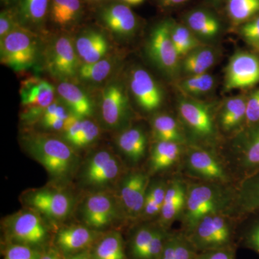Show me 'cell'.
<instances>
[{
  "mask_svg": "<svg viewBox=\"0 0 259 259\" xmlns=\"http://www.w3.org/2000/svg\"><path fill=\"white\" fill-rule=\"evenodd\" d=\"M113 66V61L104 58L93 64H83L80 66L78 75L86 82L100 83L110 76Z\"/></svg>",
  "mask_w": 259,
  "mask_h": 259,
  "instance_id": "34",
  "label": "cell"
},
{
  "mask_svg": "<svg viewBox=\"0 0 259 259\" xmlns=\"http://www.w3.org/2000/svg\"><path fill=\"white\" fill-rule=\"evenodd\" d=\"M259 123V88L247 97L245 127Z\"/></svg>",
  "mask_w": 259,
  "mask_h": 259,
  "instance_id": "42",
  "label": "cell"
},
{
  "mask_svg": "<svg viewBox=\"0 0 259 259\" xmlns=\"http://www.w3.org/2000/svg\"><path fill=\"white\" fill-rule=\"evenodd\" d=\"M182 145L169 141H156L151 150L150 172L158 173L176 164L182 156Z\"/></svg>",
  "mask_w": 259,
  "mask_h": 259,
  "instance_id": "26",
  "label": "cell"
},
{
  "mask_svg": "<svg viewBox=\"0 0 259 259\" xmlns=\"http://www.w3.org/2000/svg\"><path fill=\"white\" fill-rule=\"evenodd\" d=\"M187 1H188V0H161L163 4L166 5V6L180 5Z\"/></svg>",
  "mask_w": 259,
  "mask_h": 259,
  "instance_id": "48",
  "label": "cell"
},
{
  "mask_svg": "<svg viewBox=\"0 0 259 259\" xmlns=\"http://www.w3.org/2000/svg\"><path fill=\"white\" fill-rule=\"evenodd\" d=\"M42 253L37 248L29 245L11 243L5 251L4 259H40Z\"/></svg>",
  "mask_w": 259,
  "mask_h": 259,
  "instance_id": "40",
  "label": "cell"
},
{
  "mask_svg": "<svg viewBox=\"0 0 259 259\" xmlns=\"http://www.w3.org/2000/svg\"><path fill=\"white\" fill-rule=\"evenodd\" d=\"M153 134L156 141H169L183 144L185 137L180 125L171 116L162 114L152 120Z\"/></svg>",
  "mask_w": 259,
  "mask_h": 259,
  "instance_id": "28",
  "label": "cell"
},
{
  "mask_svg": "<svg viewBox=\"0 0 259 259\" xmlns=\"http://www.w3.org/2000/svg\"><path fill=\"white\" fill-rule=\"evenodd\" d=\"M21 144L26 152L57 182L69 180L79 165V156L74 148L55 136L29 134L22 137Z\"/></svg>",
  "mask_w": 259,
  "mask_h": 259,
  "instance_id": "1",
  "label": "cell"
},
{
  "mask_svg": "<svg viewBox=\"0 0 259 259\" xmlns=\"http://www.w3.org/2000/svg\"><path fill=\"white\" fill-rule=\"evenodd\" d=\"M187 25L192 32L200 37L212 38L220 31V23L208 12L196 10L187 16Z\"/></svg>",
  "mask_w": 259,
  "mask_h": 259,
  "instance_id": "31",
  "label": "cell"
},
{
  "mask_svg": "<svg viewBox=\"0 0 259 259\" xmlns=\"http://www.w3.org/2000/svg\"><path fill=\"white\" fill-rule=\"evenodd\" d=\"M130 88L138 105L146 112H152L161 107L163 95L152 76L144 69L133 70Z\"/></svg>",
  "mask_w": 259,
  "mask_h": 259,
  "instance_id": "17",
  "label": "cell"
},
{
  "mask_svg": "<svg viewBox=\"0 0 259 259\" xmlns=\"http://www.w3.org/2000/svg\"><path fill=\"white\" fill-rule=\"evenodd\" d=\"M81 212L85 225L95 230L110 226L122 213L118 201L111 194L101 191L87 197Z\"/></svg>",
  "mask_w": 259,
  "mask_h": 259,
  "instance_id": "12",
  "label": "cell"
},
{
  "mask_svg": "<svg viewBox=\"0 0 259 259\" xmlns=\"http://www.w3.org/2000/svg\"><path fill=\"white\" fill-rule=\"evenodd\" d=\"M37 46L32 32L18 26L1 39V63L15 71L28 69L35 64Z\"/></svg>",
  "mask_w": 259,
  "mask_h": 259,
  "instance_id": "4",
  "label": "cell"
},
{
  "mask_svg": "<svg viewBox=\"0 0 259 259\" xmlns=\"http://www.w3.org/2000/svg\"><path fill=\"white\" fill-rule=\"evenodd\" d=\"M94 259H125L123 240L118 232H112L97 242L92 252Z\"/></svg>",
  "mask_w": 259,
  "mask_h": 259,
  "instance_id": "29",
  "label": "cell"
},
{
  "mask_svg": "<svg viewBox=\"0 0 259 259\" xmlns=\"http://www.w3.org/2000/svg\"><path fill=\"white\" fill-rule=\"evenodd\" d=\"M67 259H94L92 253H90L87 250L79 252V253H76V254L71 255Z\"/></svg>",
  "mask_w": 259,
  "mask_h": 259,
  "instance_id": "47",
  "label": "cell"
},
{
  "mask_svg": "<svg viewBox=\"0 0 259 259\" xmlns=\"http://www.w3.org/2000/svg\"><path fill=\"white\" fill-rule=\"evenodd\" d=\"M236 211L247 215L259 211V171L243 179L233 198Z\"/></svg>",
  "mask_w": 259,
  "mask_h": 259,
  "instance_id": "24",
  "label": "cell"
},
{
  "mask_svg": "<svg viewBox=\"0 0 259 259\" xmlns=\"http://www.w3.org/2000/svg\"><path fill=\"white\" fill-rule=\"evenodd\" d=\"M195 259H235L234 250L231 246L219 249L201 252Z\"/></svg>",
  "mask_w": 259,
  "mask_h": 259,
  "instance_id": "45",
  "label": "cell"
},
{
  "mask_svg": "<svg viewBox=\"0 0 259 259\" xmlns=\"http://www.w3.org/2000/svg\"><path fill=\"white\" fill-rule=\"evenodd\" d=\"M100 110L104 123L110 129L121 127L129 117L128 99L119 83L112 82L102 90Z\"/></svg>",
  "mask_w": 259,
  "mask_h": 259,
  "instance_id": "16",
  "label": "cell"
},
{
  "mask_svg": "<svg viewBox=\"0 0 259 259\" xmlns=\"http://www.w3.org/2000/svg\"><path fill=\"white\" fill-rule=\"evenodd\" d=\"M241 32L247 44L259 53V16L245 23Z\"/></svg>",
  "mask_w": 259,
  "mask_h": 259,
  "instance_id": "41",
  "label": "cell"
},
{
  "mask_svg": "<svg viewBox=\"0 0 259 259\" xmlns=\"http://www.w3.org/2000/svg\"><path fill=\"white\" fill-rule=\"evenodd\" d=\"M24 110L22 119L27 122L40 120L48 107L55 100V88L46 80L30 78L20 88Z\"/></svg>",
  "mask_w": 259,
  "mask_h": 259,
  "instance_id": "9",
  "label": "cell"
},
{
  "mask_svg": "<svg viewBox=\"0 0 259 259\" xmlns=\"http://www.w3.org/2000/svg\"><path fill=\"white\" fill-rule=\"evenodd\" d=\"M247 97L237 96L227 100L220 115V124L226 132L244 125L246 117Z\"/></svg>",
  "mask_w": 259,
  "mask_h": 259,
  "instance_id": "27",
  "label": "cell"
},
{
  "mask_svg": "<svg viewBox=\"0 0 259 259\" xmlns=\"http://www.w3.org/2000/svg\"><path fill=\"white\" fill-rule=\"evenodd\" d=\"M49 3V0H21L22 18L31 25H40L47 17Z\"/></svg>",
  "mask_w": 259,
  "mask_h": 259,
  "instance_id": "35",
  "label": "cell"
},
{
  "mask_svg": "<svg viewBox=\"0 0 259 259\" xmlns=\"http://www.w3.org/2000/svg\"><path fill=\"white\" fill-rule=\"evenodd\" d=\"M178 111L182 122L194 139L204 142L214 140L215 125L208 106L194 100H181Z\"/></svg>",
  "mask_w": 259,
  "mask_h": 259,
  "instance_id": "13",
  "label": "cell"
},
{
  "mask_svg": "<svg viewBox=\"0 0 259 259\" xmlns=\"http://www.w3.org/2000/svg\"><path fill=\"white\" fill-rule=\"evenodd\" d=\"M214 80L208 73L191 75L181 84L182 90L192 95H201L208 93L214 86Z\"/></svg>",
  "mask_w": 259,
  "mask_h": 259,
  "instance_id": "38",
  "label": "cell"
},
{
  "mask_svg": "<svg viewBox=\"0 0 259 259\" xmlns=\"http://www.w3.org/2000/svg\"><path fill=\"white\" fill-rule=\"evenodd\" d=\"M40 259H61V255L59 250L55 248H49L44 253H42Z\"/></svg>",
  "mask_w": 259,
  "mask_h": 259,
  "instance_id": "46",
  "label": "cell"
},
{
  "mask_svg": "<svg viewBox=\"0 0 259 259\" xmlns=\"http://www.w3.org/2000/svg\"><path fill=\"white\" fill-rule=\"evenodd\" d=\"M48 69L54 77L66 80L78 74L80 66L75 45L66 36L56 38L48 48Z\"/></svg>",
  "mask_w": 259,
  "mask_h": 259,
  "instance_id": "14",
  "label": "cell"
},
{
  "mask_svg": "<svg viewBox=\"0 0 259 259\" xmlns=\"http://www.w3.org/2000/svg\"><path fill=\"white\" fill-rule=\"evenodd\" d=\"M185 161L189 175L202 182L226 185L231 180L221 160L205 148L192 147L186 155Z\"/></svg>",
  "mask_w": 259,
  "mask_h": 259,
  "instance_id": "8",
  "label": "cell"
},
{
  "mask_svg": "<svg viewBox=\"0 0 259 259\" xmlns=\"http://www.w3.org/2000/svg\"><path fill=\"white\" fill-rule=\"evenodd\" d=\"M100 17L107 29L119 36H129L136 30V16L127 5H110L102 10Z\"/></svg>",
  "mask_w": 259,
  "mask_h": 259,
  "instance_id": "21",
  "label": "cell"
},
{
  "mask_svg": "<svg viewBox=\"0 0 259 259\" xmlns=\"http://www.w3.org/2000/svg\"><path fill=\"white\" fill-rule=\"evenodd\" d=\"M122 1L128 5H137L141 4L144 0H122Z\"/></svg>",
  "mask_w": 259,
  "mask_h": 259,
  "instance_id": "49",
  "label": "cell"
},
{
  "mask_svg": "<svg viewBox=\"0 0 259 259\" xmlns=\"http://www.w3.org/2000/svg\"><path fill=\"white\" fill-rule=\"evenodd\" d=\"M99 136H100V129L98 126L93 121L84 118L83 120L81 132L71 146L74 148L88 147L98 139Z\"/></svg>",
  "mask_w": 259,
  "mask_h": 259,
  "instance_id": "39",
  "label": "cell"
},
{
  "mask_svg": "<svg viewBox=\"0 0 259 259\" xmlns=\"http://www.w3.org/2000/svg\"><path fill=\"white\" fill-rule=\"evenodd\" d=\"M258 83V56L244 51L237 52L232 56L226 69V90L249 88Z\"/></svg>",
  "mask_w": 259,
  "mask_h": 259,
  "instance_id": "15",
  "label": "cell"
},
{
  "mask_svg": "<svg viewBox=\"0 0 259 259\" xmlns=\"http://www.w3.org/2000/svg\"><path fill=\"white\" fill-rule=\"evenodd\" d=\"M75 49L83 64H93L105 58L109 44L103 34L90 30L80 35L75 42Z\"/></svg>",
  "mask_w": 259,
  "mask_h": 259,
  "instance_id": "22",
  "label": "cell"
},
{
  "mask_svg": "<svg viewBox=\"0 0 259 259\" xmlns=\"http://www.w3.org/2000/svg\"><path fill=\"white\" fill-rule=\"evenodd\" d=\"M81 10L80 0H51V20L59 26L72 25L79 18Z\"/></svg>",
  "mask_w": 259,
  "mask_h": 259,
  "instance_id": "30",
  "label": "cell"
},
{
  "mask_svg": "<svg viewBox=\"0 0 259 259\" xmlns=\"http://www.w3.org/2000/svg\"><path fill=\"white\" fill-rule=\"evenodd\" d=\"M233 198L224 185L201 182L187 186L185 208L180 218L185 234L190 233L206 215L223 212L231 207Z\"/></svg>",
  "mask_w": 259,
  "mask_h": 259,
  "instance_id": "2",
  "label": "cell"
},
{
  "mask_svg": "<svg viewBox=\"0 0 259 259\" xmlns=\"http://www.w3.org/2000/svg\"><path fill=\"white\" fill-rule=\"evenodd\" d=\"M102 233L87 226L64 227L58 231L56 245L64 254H76L96 244Z\"/></svg>",
  "mask_w": 259,
  "mask_h": 259,
  "instance_id": "18",
  "label": "cell"
},
{
  "mask_svg": "<svg viewBox=\"0 0 259 259\" xmlns=\"http://www.w3.org/2000/svg\"><path fill=\"white\" fill-rule=\"evenodd\" d=\"M147 52L158 69L168 75L176 74L180 58L172 41L171 23L164 22L153 28L148 38Z\"/></svg>",
  "mask_w": 259,
  "mask_h": 259,
  "instance_id": "7",
  "label": "cell"
},
{
  "mask_svg": "<svg viewBox=\"0 0 259 259\" xmlns=\"http://www.w3.org/2000/svg\"><path fill=\"white\" fill-rule=\"evenodd\" d=\"M90 1H93V2H100V1H102V0H90Z\"/></svg>",
  "mask_w": 259,
  "mask_h": 259,
  "instance_id": "50",
  "label": "cell"
},
{
  "mask_svg": "<svg viewBox=\"0 0 259 259\" xmlns=\"http://www.w3.org/2000/svg\"><path fill=\"white\" fill-rule=\"evenodd\" d=\"M5 228L11 243L37 248L44 245L49 238L47 227L41 216L32 209L10 216L5 221Z\"/></svg>",
  "mask_w": 259,
  "mask_h": 259,
  "instance_id": "5",
  "label": "cell"
},
{
  "mask_svg": "<svg viewBox=\"0 0 259 259\" xmlns=\"http://www.w3.org/2000/svg\"><path fill=\"white\" fill-rule=\"evenodd\" d=\"M24 200L32 209L53 223L64 221L74 207V199L69 193L50 187L30 191L24 196Z\"/></svg>",
  "mask_w": 259,
  "mask_h": 259,
  "instance_id": "6",
  "label": "cell"
},
{
  "mask_svg": "<svg viewBox=\"0 0 259 259\" xmlns=\"http://www.w3.org/2000/svg\"><path fill=\"white\" fill-rule=\"evenodd\" d=\"M149 187V177L141 171L129 172L121 179L118 203L122 212L130 219L142 216Z\"/></svg>",
  "mask_w": 259,
  "mask_h": 259,
  "instance_id": "11",
  "label": "cell"
},
{
  "mask_svg": "<svg viewBox=\"0 0 259 259\" xmlns=\"http://www.w3.org/2000/svg\"><path fill=\"white\" fill-rule=\"evenodd\" d=\"M187 186L179 179L167 185L166 196L159 215V226L166 228L180 218L185 208Z\"/></svg>",
  "mask_w": 259,
  "mask_h": 259,
  "instance_id": "20",
  "label": "cell"
},
{
  "mask_svg": "<svg viewBox=\"0 0 259 259\" xmlns=\"http://www.w3.org/2000/svg\"><path fill=\"white\" fill-rule=\"evenodd\" d=\"M57 93L73 115L81 119L93 115V102L90 97L74 83L62 81L58 86Z\"/></svg>",
  "mask_w": 259,
  "mask_h": 259,
  "instance_id": "23",
  "label": "cell"
},
{
  "mask_svg": "<svg viewBox=\"0 0 259 259\" xmlns=\"http://www.w3.org/2000/svg\"><path fill=\"white\" fill-rule=\"evenodd\" d=\"M122 166L113 153L104 150L94 153L87 160L81 171L83 185L101 189L115 182L120 177Z\"/></svg>",
  "mask_w": 259,
  "mask_h": 259,
  "instance_id": "10",
  "label": "cell"
},
{
  "mask_svg": "<svg viewBox=\"0 0 259 259\" xmlns=\"http://www.w3.org/2000/svg\"><path fill=\"white\" fill-rule=\"evenodd\" d=\"M157 227L144 226L136 230L131 242V254L134 259H145Z\"/></svg>",
  "mask_w": 259,
  "mask_h": 259,
  "instance_id": "36",
  "label": "cell"
},
{
  "mask_svg": "<svg viewBox=\"0 0 259 259\" xmlns=\"http://www.w3.org/2000/svg\"><path fill=\"white\" fill-rule=\"evenodd\" d=\"M215 61V56L211 49L197 48L187 56L182 64L184 71L191 75L206 73L212 67Z\"/></svg>",
  "mask_w": 259,
  "mask_h": 259,
  "instance_id": "32",
  "label": "cell"
},
{
  "mask_svg": "<svg viewBox=\"0 0 259 259\" xmlns=\"http://www.w3.org/2000/svg\"><path fill=\"white\" fill-rule=\"evenodd\" d=\"M116 144L120 152L132 163H139L146 153L147 137L140 127L124 130L117 137Z\"/></svg>",
  "mask_w": 259,
  "mask_h": 259,
  "instance_id": "25",
  "label": "cell"
},
{
  "mask_svg": "<svg viewBox=\"0 0 259 259\" xmlns=\"http://www.w3.org/2000/svg\"><path fill=\"white\" fill-rule=\"evenodd\" d=\"M20 25L15 21L11 12L3 11L0 15V37L1 39L8 35Z\"/></svg>",
  "mask_w": 259,
  "mask_h": 259,
  "instance_id": "44",
  "label": "cell"
},
{
  "mask_svg": "<svg viewBox=\"0 0 259 259\" xmlns=\"http://www.w3.org/2000/svg\"><path fill=\"white\" fill-rule=\"evenodd\" d=\"M236 148V164L242 180L259 171V123L245 127Z\"/></svg>",
  "mask_w": 259,
  "mask_h": 259,
  "instance_id": "19",
  "label": "cell"
},
{
  "mask_svg": "<svg viewBox=\"0 0 259 259\" xmlns=\"http://www.w3.org/2000/svg\"><path fill=\"white\" fill-rule=\"evenodd\" d=\"M230 18L236 23L245 21L259 12V0H228Z\"/></svg>",
  "mask_w": 259,
  "mask_h": 259,
  "instance_id": "37",
  "label": "cell"
},
{
  "mask_svg": "<svg viewBox=\"0 0 259 259\" xmlns=\"http://www.w3.org/2000/svg\"><path fill=\"white\" fill-rule=\"evenodd\" d=\"M171 35L180 58L185 57L199 48L198 40L194 36L192 30L184 25L171 23Z\"/></svg>",
  "mask_w": 259,
  "mask_h": 259,
  "instance_id": "33",
  "label": "cell"
},
{
  "mask_svg": "<svg viewBox=\"0 0 259 259\" xmlns=\"http://www.w3.org/2000/svg\"><path fill=\"white\" fill-rule=\"evenodd\" d=\"M185 235L197 251L204 252L231 246L233 229L223 212H215L202 218Z\"/></svg>",
  "mask_w": 259,
  "mask_h": 259,
  "instance_id": "3",
  "label": "cell"
},
{
  "mask_svg": "<svg viewBox=\"0 0 259 259\" xmlns=\"http://www.w3.org/2000/svg\"><path fill=\"white\" fill-rule=\"evenodd\" d=\"M244 243L247 248L254 250L259 255V218L252 223L245 233Z\"/></svg>",
  "mask_w": 259,
  "mask_h": 259,
  "instance_id": "43",
  "label": "cell"
}]
</instances>
